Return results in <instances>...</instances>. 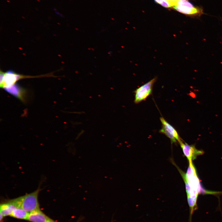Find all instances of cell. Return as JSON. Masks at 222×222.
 <instances>
[{
  "mask_svg": "<svg viewBox=\"0 0 222 222\" xmlns=\"http://www.w3.org/2000/svg\"><path fill=\"white\" fill-rule=\"evenodd\" d=\"M0 222H2V220H3V218L4 217L0 213Z\"/></svg>",
  "mask_w": 222,
  "mask_h": 222,
  "instance_id": "13",
  "label": "cell"
},
{
  "mask_svg": "<svg viewBox=\"0 0 222 222\" xmlns=\"http://www.w3.org/2000/svg\"><path fill=\"white\" fill-rule=\"evenodd\" d=\"M156 80L157 78L154 77L136 90L134 92L135 103L137 104L145 100L151 94L153 85Z\"/></svg>",
  "mask_w": 222,
  "mask_h": 222,
  "instance_id": "3",
  "label": "cell"
},
{
  "mask_svg": "<svg viewBox=\"0 0 222 222\" xmlns=\"http://www.w3.org/2000/svg\"><path fill=\"white\" fill-rule=\"evenodd\" d=\"M167 0L168 1H177L178 0Z\"/></svg>",
  "mask_w": 222,
  "mask_h": 222,
  "instance_id": "14",
  "label": "cell"
},
{
  "mask_svg": "<svg viewBox=\"0 0 222 222\" xmlns=\"http://www.w3.org/2000/svg\"><path fill=\"white\" fill-rule=\"evenodd\" d=\"M6 91L20 101H24L26 94L25 89L17 83L4 88Z\"/></svg>",
  "mask_w": 222,
  "mask_h": 222,
  "instance_id": "6",
  "label": "cell"
},
{
  "mask_svg": "<svg viewBox=\"0 0 222 222\" xmlns=\"http://www.w3.org/2000/svg\"><path fill=\"white\" fill-rule=\"evenodd\" d=\"M7 2H10V1H7Z\"/></svg>",
  "mask_w": 222,
  "mask_h": 222,
  "instance_id": "15",
  "label": "cell"
},
{
  "mask_svg": "<svg viewBox=\"0 0 222 222\" xmlns=\"http://www.w3.org/2000/svg\"><path fill=\"white\" fill-rule=\"evenodd\" d=\"M40 190L38 188L32 193L8 201L16 207L21 208L30 213L40 209L38 200Z\"/></svg>",
  "mask_w": 222,
  "mask_h": 222,
  "instance_id": "2",
  "label": "cell"
},
{
  "mask_svg": "<svg viewBox=\"0 0 222 222\" xmlns=\"http://www.w3.org/2000/svg\"><path fill=\"white\" fill-rule=\"evenodd\" d=\"M27 220L32 222H59L48 216L40 209L29 213Z\"/></svg>",
  "mask_w": 222,
  "mask_h": 222,
  "instance_id": "7",
  "label": "cell"
},
{
  "mask_svg": "<svg viewBox=\"0 0 222 222\" xmlns=\"http://www.w3.org/2000/svg\"><path fill=\"white\" fill-rule=\"evenodd\" d=\"M29 214V213L23 209L15 207L10 216L18 219L27 220Z\"/></svg>",
  "mask_w": 222,
  "mask_h": 222,
  "instance_id": "10",
  "label": "cell"
},
{
  "mask_svg": "<svg viewBox=\"0 0 222 222\" xmlns=\"http://www.w3.org/2000/svg\"><path fill=\"white\" fill-rule=\"evenodd\" d=\"M189 162L186 173L179 171L185 183L187 199L197 200L199 194L216 193L215 192L207 191L202 188L192 161H189Z\"/></svg>",
  "mask_w": 222,
  "mask_h": 222,
  "instance_id": "1",
  "label": "cell"
},
{
  "mask_svg": "<svg viewBox=\"0 0 222 222\" xmlns=\"http://www.w3.org/2000/svg\"><path fill=\"white\" fill-rule=\"evenodd\" d=\"M157 2L166 7H170L175 6L176 1H169L166 0H154Z\"/></svg>",
  "mask_w": 222,
  "mask_h": 222,
  "instance_id": "11",
  "label": "cell"
},
{
  "mask_svg": "<svg viewBox=\"0 0 222 222\" xmlns=\"http://www.w3.org/2000/svg\"><path fill=\"white\" fill-rule=\"evenodd\" d=\"M37 0L38 1H39V2H40V1H39V0Z\"/></svg>",
  "mask_w": 222,
  "mask_h": 222,
  "instance_id": "16",
  "label": "cell"
},
{
  "mask_svg": "<svg viewBox=\"0 0 222 222\" xmlns=\"http://www.w3.org/2000/svg\"><path fill=\"white\" fill-rule=\"evenodd\" d=\"M173 7L177 11L182 13L188 15H199L202 13L201 10L193 7H190L187 6H175Z\"/></svg>",
  "mask_w": 222,
  "mask_h": 222,
  "instance_id": "8",
  "label": "cell"
},
{
  "mask_svg": "<svg viewBox=\"0 0 222 222\" xmlns=\"http://www.w3.org/2000/svg\"><path fill=\"white\" fill-rule=\"evenodd\" d=\"M176 6H184L190 7H194L192 4L186 0H178L176 2Z\"/></svg>",
  "mask_w": 222,
  "mask_h": 222,
  "instance_id": "12",
  "label": "cell"
},
{
  "mask_svg": "<svg viewBox=\"0 0 222 222\" xmlns=\"http://www.w3.org/2000/svg\"><path fill=\"white\" fill-rule=\"evenodd\" d=\"M15 207H16L7 200L0 204V213L4 217L10 216Z\"/></svg>",
  "mask_w": 222,
  "mask_h": 222,
  "instance_id": "9",
  "label": "cell"
},
{
  "mask_svg": "<svg viewBox=\"0 0 222 222\" xmlns=\"http://www.w3.org/2000/svg\"><path fill=\"white\" fill-rule=\"evenodd\" d=\"M160 119L162 125L159 132L165 135L170 139L172 143H175L177 141L179 142L181 139L177 130L163 117H161Z\"/></svg>",
  "mask_w": 222,
  "mask_h": 222,
  "instance_id": "4",
  "label": "cell"
},
{
  "mask_svg": "<svg viewBox=\"0 0 222 222\" xmlns=\"http://www.w3.org/2000/svg\"><path fill=\"white\" fill-rule=\"evenodd\" d=\"M184 155L189 161H192L198 156L204 153L203 151L198 150L193 145H189L181 140L179 142Z\"/></svg>",
  "mask_w": 222,
  "mask_h": 222,
  "instance_id": "5",
  "label": "cell"
}]
</instances>
